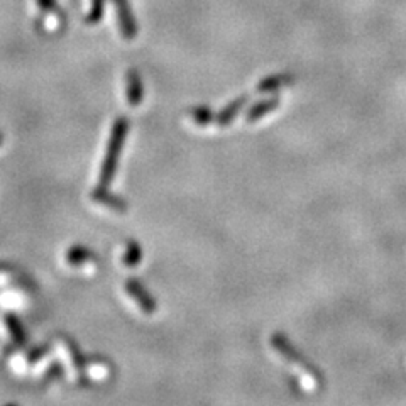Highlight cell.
Here are the masks:
<instances>
[{
	"label": "cell",
	"instance_id": "9",
	"mask_svg": "<svg viewBox=\"0 0 406 406\" xmlns=\"http://www.w3.org/2000/svg\"><path fill=\"white\" fill-rule=\"evenodd\" d=\"M139 257H141V251H139V247L135 244H130L129 245V251L125 252V257H124V262L127 266H134L139 262Z\"/></svg>",
	"mask_w": 406,
	"mask_h": 406
},
{
	"label": "cell",
	"instance_id": "3",
	"mask_svg": "<svg viewBox=\"0 0 406 406\" xmlns=\"http://www.w3.org/2000/svg\"><path fill=\"white\" fill-rule=\"evenodd\" d=\"M127 99L133 105H137L142 99L141 78L135 71H129V76H127Z\"/></svg>",
	"mask_w": 406,
	"mask_h": 406
},
{
	"label": "cell",
	"instance_id": "8",
	"mask_svg": "<svg viewBox=\"0 0 406 406\" xmlns=\"http://www.w3.org/2000/svg\"><path fill=\"white\" fill-rule=\"evenodd\" d=\"M104 6H105V0H92V7L90 11H88L87 14V23L88 24H95L99 23L102 19V16H104Z\"/></svg>",
	"mask_w": 406,
	"mask_h": 406
},
{
	"label": "cell",
	"instance_id": "2",
	"mask_svg": "<svg viewBox=\"0 0 406 406\" xmlns=\"http://www.w3.org/2000/svg\"><path fill=\"white\" fill-rule=\"evenodd\" d=\"M113 6H116L121 32L124 34V37H127V39H133V37H135V34H137V23H135L129 2H127V0H113Z\"/></svg>",
	"mask_w": 406,
	"mask_h": 406
},
{
	"label": "cell",
	"instance_id": "4",
	"mask_svg": "<svg viewBox=\"0 0 406 406\" xmlns=\"http://www.w3.org/2000/svg\"><path fill=\"white\" fill-rule=\"evenodd\" d=\"M127 291H129L130 296H134V300H137L139 304L146 310L147 313H151L152 308H154V304H152L151 302V298H147V295H146V291L142 290V286L139 285L137 281H127Z\"/></svg>",
	"mask_w": 406,
	"mask_h": 406
},
{
	"label": "cell",
	"instance_id": "11",
	"mask_svg": "<svg viewBox=\"0 0 406 406\" xmlns=\"http://www.w3.org/2000/svg\"><path fill=\"white\" fill-rule=\"evenodd\" d=\"M32 352L34 354L29 355V361H31V362L36 361L37 357H42V355H44V350H42V349H36V350H32Z\"/></svg>",
	"mask_w": 406,
	"mask_h": 406
},
{
	"label": "cell",
	"instance_id": "6",
	"mask_svg": "<svg viewBox=\"0 0 406 406\" xmlns=\"http://www.w3.org/2000/svg\"><path fill=\"white\" fill-rule=\"evenodd\" d=\"M92 198H93V200H95V202L102 203V205L110 207V209H116V210H124V209H125L124 202H121V200H118V198L112 197V195H109L107 190L97 188L95 192L92 193Z\"/></svg>",
	"mask_w": 406,
	"mask_h": 406
},
{
	"label": "cell",
	"instance_id": "5",
	"mask_svg": "<svg viewBox=\"0 0 406 406\" xmlns=\"http://www.w3.org/2000/svg\"><path fill=\"white\" fill-rule=\"evenodd\" d=\"M93 257L95 256H93L92 251H88L83 245H73V247L66 252V262H70L71 266H80L83 264V262L92 261Z\"/></svg>",
	"mask_w": 406,
	"mask_h": 406
},
{
	"label": "cell",
	"instance_id": "12",
	"mask_svg": "<svg viewBox=\"0 0 406 406\" xmlns=\"http://www.w3.org/2000/svg\"><path fill=\"white\" fill-rule=\"evenodd\" d=\"M2 142H4V135L0 134V146H2Z\"/></svg>",
	"mask_w": 406,
	"mask_h": 406
},
{
	"label": "cell",
	"instance_id": "10",
	"mask_svg": "<svg viewBox=\"0 0 406 406\" xmlns=\"http://www.w3.org/2000/svg\"><path fill=\"white\" fill-rule=\"evenodd\" d=\"M37 7L46 12L54 11V8H56V0H37Z\"/></svg>",
	"mask_w": 406,
	"mask_h": 406
},
{
	"label": "cell",
	"instance_id": "7",
	"mask_svg": "<svg viewBox=\"0 0 406 406\" xmlns=\"http://www.w3.org/2000/svg\"><path fill=\"white\" fill-rule=\"evenodd\" d=\"M6 325H7L8 332H11L12 338L16 340V344L24 345L25 344V333H24L23 325H20V321L17 320L14 315H7L6 316Z\"/></svg>",
	"mask_w": 406,
	"mask_h": 406
},
{
	"label": "cell",
	"instance_id": "1",
	"mask_svg": "<svg viewBox=\"0 0 406 406\" xmlns=\"http://www.w3.org/2000/svg\"><path fill=\"white\" fill-rule=\"evenodd\" d=\"M125 134H127V121L125 118H118L112 129V137H110L109 142L107 156H105L104 166H102L100 171V183H99L100 190H105L110 183H112L113 175H116L118 154H121L122 144L125 141Z\"/></svg>",
	"mask_w": 406,
	"mask_h": 406
}]
</instances>
